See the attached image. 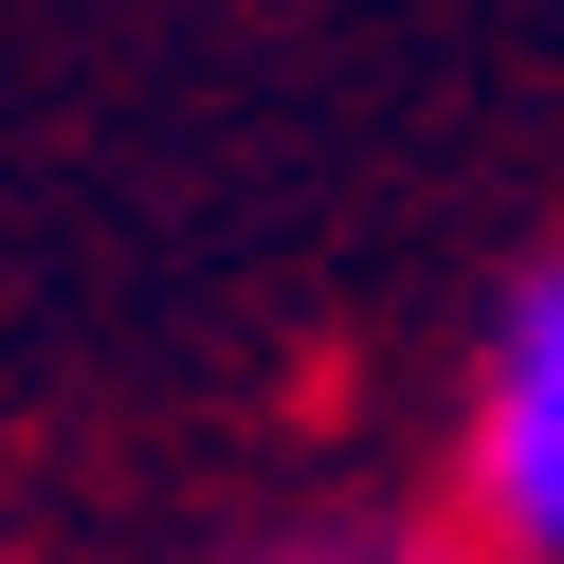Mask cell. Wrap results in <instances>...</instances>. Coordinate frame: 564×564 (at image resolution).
I'll return each mask as SVG.
<instances>
[{
    "label": "cell",
    "instance_id": "obj_1",
    "mask_svg": "<svg viewBox=\"0 0 564 564\" xmlns=\"http://www.w3.org/2000/svg\"><path fill=\"white\" fill-rule=\"evenodd\" d=\"M455 510L491 564H564V256L510 273L474 346V419H455Z\"/></svg>",
    "mask_w": 564,
    "mask_h": 564
},
{
    "label": "cell",
    "instance_id": "obj_2",
    "mask_svg": "<svg viewBox=\"0 0 564 564\" xmlns=\"http://www.w3.org/2000/svg\"><path fill=\"white\" fill-rule=\"evenodd\" d=\"M200 564H491L474 528H382V510H292V528H237V546H200Z\"/></svg>",
    "mask_w": 564,
    "mask_h": 564
}]
</instances>
